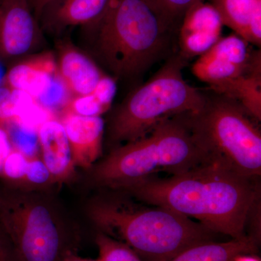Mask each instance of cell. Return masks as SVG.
<instances>
[{
    "instance_id": "cell-11",
    "label": "cell",
    "mask_w": 261,
    "mask_h": 261,
    "mask_svg": "<svg viewBox=\"0 0 261 261\" xmlns=\"http://www.w3.org/2000/svg\"><path fill=\"white\" fill-rule=\"evenodd\" d=\"M61 123L69 142L75 166L90 168L102 152L105 121L101 116L62 113Z\"/></svg>"
},
{
    "instance_id": "cell-28",
    "label": "cell",
    "mask_w": 261,
    "mask_h": 261,
    "mask_svg": "<svg viewBox=\"0 0 261 261\" xmlns=\"http://www.w3.org/2000/svg\"><path fill=\"white\" fill-rule=\"evenodd\" d=\"M27 1L32 8L33 13L39 21L42 12L55 0H27Z\"/></svg>"
},
{
    "instance_id": "cell-16",
    "label": "cell",
    "mask_w": 261,
    "mask_h": 261,
    "mask_svg": "<svg viewBox=\"0 0 261 261\" xmlns=\"http://www.w3.org/2000/svg\"><path fill=\"white\" fill-rule=\"evenodd\" d=\"M224 25L252 46L261 45V0H208Z\"/></svg>"
},
{
    "instance_id": "cell-29",
    "label": "cell",
    "mask_w": 261,
    "mask_h": 261,
    "mask_svg": "<svg viewBox=\"0 0 261 261\" xmlns=\"http://www.w3.org/2000/svg\"><path fill=\"white\" fill-rule=\"evenodd\" d=\"M62 261H100V260L98 257L97 259L84 258V257L79 256L73 250H71L65 254Z\"/></svg>"
},
{
    "instance_id": "cell-21",
    "label": "cell",
    "mask_w": 261,
    "mask_h": 261,
    "mask_svg": "<svg viewBox=\"0 0 261 261\" xmlns=\"http://www.w3.org/2000/svg\"><path fill=\"white\" fill-rule=\"evenodd\" d=\"M73 96L61 80L58 73L55 75L49 88L34 99L38 106L47 112L63 111Z\"/></svg>"
},
{
    "instance_id": "cell-26",
    "label": "cell",
    "mask_w": 261,
    "mask_h": 261,
    "mask_svg": "<svg viewBox=\"0 0 261 261\" xmlns=\"http://www.w3.org/2000/svg\"><path fill=\"white\" fill-rule=\"evenodd\" d=\"M13 150L8 132L3 123H0V175L5 160Z\"/></svg>"
},
{
    "instance_id": "cell-22",
    "label": "cell",
    "mask_w": 261,
    "mask_h": 261,
    "mask_svg": "<svg viewBox=\"0 0 261 261\" xmlns=\"http://www.w3.org/2000/svg\"><path fill=\"white\" fill-rule=\"evenodd\" d=\"M172 28L177 31L184 15L197 0H148Z\"/></svg>"
},
{
    "instance_id": "cell-12",
    "label": "cell",
    "mask_w": 261,
    "mask_h": 261,
    "mask_svg": "<svg viewBox=\"0 0 261 261\" xmlns=\"http://www.w3.org/2000/svg\"><path fill=\"white\" fill-rule=\"evenodd\" d=\"M58 73L73 97L92 93L106 74L97 63L70 43H63L56 58Z\"/></svg>"
},
{
    "instance_id": "cell-7",
    "label": "cell",
    "mask_w": 261,
    "mask_h": 261,
    "mask_svg": "<svg viewBox=\"0 0 261 261\" xmlns=\"http://www.w3.org/2000/svg\"><path fill=\"white\" fill-rule=\"evenodd\" d=\"M0 228L18 261H62L72 250L48 205L13 190L0 189Z\"/></svg>"
},
{
    "instance_id": "cell-13",
    "label": "cell",
    "mask_w": 261,
    "mask_h": 261,
    "mask_svg": "<svg viewBox=\"0 0 261 261\" xmlns=\"http://www.w3.org/2000/svg\"><path fill=\"white\" fill-rule=\"evenodd\" d=\"M57 73L56 56L51 51H45L13 65L5 75L3 84L35 99L49 88Z\"/></svg>"
},
{
    "instance_id": "cell-10",
    "label": "cell",
    "mask_w": 261,
    "mask_h": 261,
    "mask_svg": "<svg viewBox=\"0 0 261 261\" xmlns=\"http://www.w3.org/2000/svg\"><path fill=\"white\" fill-rule=\"evenodd\" d=\"M222 20L209 2L197 0L187 10L176 37V53L188 63L209 50L222 37Z\"/></svg>"
},
{
    "instance_id": "cell-6",
    "label": "cell",
    "mask_w": 261,
    "mask_h": 261,
    "mask_svg": "<svg viewBox=\"0 0 261 261\" xmlns=\"http://www.w3.org/2000/svg\"><path fill=\"white\" fill-rule=\"evenodd\" d=\"M192 128L211 161L250 178L261 175V134L238 102L211 89L200 111L190 114Z\"/></svg>"
},
{
    "instance_id": "cell-1",
    "label": "cell",
    "mask_w": 261,
    "mask_h": 261,
    "mask_svg": "<svg viewBox=\"0 0 261 261\" xmlns=\"http://www.w3.org/2000/svg\"><path fill=\"white\" fill-rule=\"evenodd\" d=\"M118 191L175 211L231 239L246 236L247 222L260 195L258 180L213 161L181 174L156 176Z\"/></svg>"
},
{
    "instance_id": "cell-15",
    "label": "cell",
    "mask_w": 261,
    "mask_h": 261,
    "mask_svg": "<svg viewBox=\"0 0 261 261\" xmlns=\"http://www.w3.org/2000/svg\"><path fill=\"white\" fill-rule=\"evenodd\" d=\"M110 0H55L42 12L44 28L61 32L68 27H87L102 16Z\"/></svg>"
},
{
    "instance_id": "cell-8",
    "label": "cell",
    "mask_w": 261,
    "mask_h": 261,
    "mask_svg": "<svg viewBox=\"0 0 261 261\" xmlns=\"http://www.w3.org/2000/svg\"><path fill=\"white\" fill-rule=\"evenodd\" d=\"M260 63V49H254L250 43L233 33L221 37L199 57L192 65V72L210 87L243 75Z\"/></svg>"
},
{
    "instance_id": "cell-31",
    "label": "cell",
    "mask_w": 261,
    "mask_h": 261,
    "mask_svg": "<svg viewBox=\"0 0 261 261\" xmlns=\"http://www.w3.org/2000/svg\"><path fill=\"white\" fill-rule=\"evenodd\" d=\"M5 75H3L1 68H0V86L3 84V80H4Z\"/></svg>"
},
{
    "instance_id": "cell-5",
    "label": "cell",
    "mask_w": 261,
    "mask_h": 261,
    "mask_svg": "<svg viewBox=\"0 0 261 261\" xmlns=\"http://www.w3.org/2000/svg\"><path fill=\"white\" fill-rule=\"evenodd\" d=\"M187 64L176 51L173 53L117 108L108 127L111 149L142 138L166 120L203 107L206 90L192 87L184 79Z\"/></svg>"
},
{
    "instance_id": "cell-30",
    "label": "cell",
    "mask_w": 261,
    "mask_h": 261,
    "mask_svg": "<svg viewBox=\"0 0 261 261\" xmlns=\"http://www.w3.org/2000/svg\"><path fill=\"white\" fill-rule=\"evenodd\" d=\"M231 261H260V259L255 254L245 253L237 255Z\"/></svg>"
},
{
    "instance_id": "cell-2",
    "label": "cell",
    "mask_w": 261,
    "mask_h": 261,
    "mask_svg": "<svg viewBox=\"0 0 261 261\" xmlns=\"http://www.w3.org/2000/svg\"><path fill=\"white\" fill-rule=\"evenodd\" d=\"M111 192L94 199L88 215L100 232L124 243L144 261H169L190 247L214 241L216 233L161 206Z\"/></svg>"
},
{
    "instance_id": "cell-25",
    "label": "cell",
    "mask_w": 261,
    "mask_h": 261,
    "mask_svg": "<svg viewBox=\"0 0 261 261\" xmlns=\"http://www.w3.org/2000/svg\"><path fill=\"white\" fill-rule=\"evenodd\" d=\"M51 180L49 170L43 162L42 160L37 157L29 159L25 181L31 185L41 186Z\"/></svg>"
},
{
    "instance_id": "cell-23",
    "label": "cell",
    "mask_w": 261,
    "mask_h": 261,
    "mask_svg": "<svg viewBox=\"0 0 261 261\" xmlns=\"http://www.w3.org/2000/svg\"><path fill=\"white\" fill-rule=\"evenodd\" d=\"M108 110L91 93L87 95L77 96L70 99L63 113H71L82 116H101Z\"/></svg>"
},
{
    "instance_id": "cell-33",
    "label": "cell",
    "mask_w": 261,
    "mask_h": 261,
    "mask_svg": "<svg viewBox=\"0 0 261 261\" xmlns=\"http://www.w3.org/2000/svg\"><path fill=\"white\" fill-rule=\"evenodd\" d=\"M0 2H1V1H0Z\"/></svg>"
},
{
    "instance_id": "cell-14",
    "label": "cell",
    "mask_w": 261,
    "mask_h": 261,
    "mask_svg": "<svg viewBox=\"0 0 261 261\" xmlns=\"http://www.w3.org/2000/svg\"><path fill=\"white\" fill-rule=\"evenodd\" d=\"M39 150L51 180L61 181L73 174V164L69 142L61 121L48 118L38 127Z\"/></svg>"
},
{
    "instance_id": "cell-32",
    "label": "cell",
    "mask_w": 261,
    "mask_h": 261,
    "mask_svg": "<svg viewBox=\"0 0 261 261\" xmlns=\"http://www.w3.org/2000/svg\"><path fill=\"white\" fill-rule=\"evenodd\" d=\"M0 1H2V0H0Z\"/></svg>"
},
{
    "instance_id": "cell-20",
    "label": "cell",
    "mask_w": 261,
    "mask_h": 261,
    "mask_svg": "<svg viewBox=\"0 0 261 261\" xmlns=\"http://www.w3.org/2000/svg\"><path fill=\"white\" fill-rule=\"evenodd\" d=\"M100 261H144L124 243L102 232L95 238Z\"/></svg>"
},
{
    "instance_id": "cell-17",
    "label": "cell",
    "mask_w": 261,
    "mask_h": 261,
    "mask_svg": "<svg viewBox=\"0 0 261 261\" xmlns=\"http://www.w3.org/2000/svg\"><path fill=\"white\" fill-rule=\"evenodd\" d=\"M208 89L233 99L255 121H261V63L243 75Z\"/></svg>"
},
{
    "instance_id": "cell-27",
    "label": "cell",
    "mask_w": 261,
    "mask_h": 261,
    "mask_svg": "<svg viewBox=\"0 0 261 261\" xmlns=\"http://www.w3.org/2000/svg\"><path fill=\"white\" fill-rule=\"evenodd\" d=\"M0 261H18L10 240L0 228Z\"/></svg>"
},
{
    "instance_id": "cell-3",
    "label": "cell",
    "mask_w": 261,
    "mask_h": 261,
    "mask_svg": "<svg viewBox=\"0 0 261 261\" xmlns=\"http://www.w3.org/2000/svg\"><path fill=\"white\" fill-rule=\"evenodd\" d=\"M85 28L94 56L116 80L140 76L176 45L177 31L148 0H110L102 16Z\"/></svg>"
},
{
    "instance_id": "cell-4",
    "label": "cell",
    "mask_w": 261,
    "mask_h": 261,
    "mask_svg": "<svg viewBox=\"0 0 261 261\" xmlns=\"http://www.w3.org/2000/svg\"><path fill=\"white\" fill-rule=\"evenodd\" d=\"M191 113L166 120L142 138L111 149L92 167L94 185L119 190L160 173L176 176L211 162L192 128Z\"/></svg>"
},
{
    "instance_id": "cell-24",
    "label": "cell",
    "mask_w": 261,
    "mask_h": 261,
    "mask_svg": "<svg viewBox=\"0 0 261 261\" xmlns=\"http://www.w3.org/2000/svg\"><path fill=\"white\" fill-rule=\"evenodd\" d=\"M116 79L111 75L105 74L102 77L92 94L104 107L109 111L112 106L117 92Z\"/></svg>"
},
{
    "instance_id": "cell-18",
    "label": "cell",
    "mask_w": 261,
    "mask_h": 261,
    "mask_svg": "<svg viewBox=\"0 0 261 261\" xmlns=\"http://www.w3.org/2000/svg\"><path fill=\"white\" fill-rule=\"evenodd\" d=\"M257 244L250 235L226 242H206L187 249L169 261H231L240 254L255 253Z\"/></svg>"
},
{
    "instance_id": "cell-19",
    "label": "cell",
    "mask_w": 261,
    "mask_h": 261,
    "mask_svg": "<svg viewBox=\"0 0 261 261\" xmlns=\"http://www.w3.org/2000/svg\"><path fill=\"white\" fill-rule=\"evenodd\" d=\"M3 124L8 132L13 149L28 159L37 157L39 151L38 128L29 126L18 118H13Z\"/></svg>"
},
{
    "instance_id": "cell-9",
    "label": "cell",
    "mask_w": 261,
    "mask_h": 261,
    "mask_svg": "<svg viewBox=\"0 0 261 261\" xmlns=\"http://www.w3.org/2000/svg\"><path fill=\"white\" fill-rule=\"evenodd\" d=\"M42 39L39 20L27 0L0 2V61L28 56Z\"/></svg>"
}]
</instances>
